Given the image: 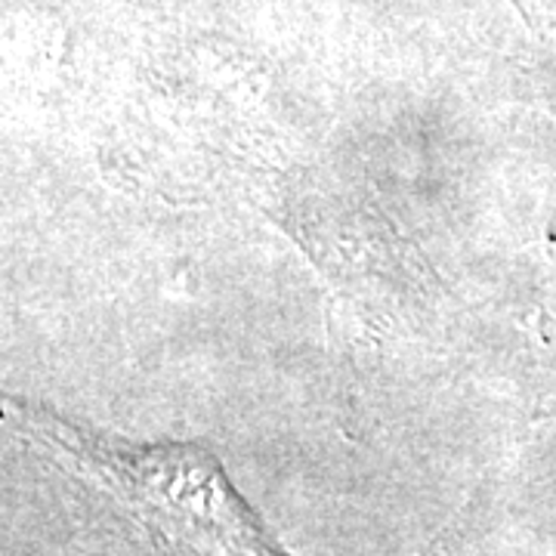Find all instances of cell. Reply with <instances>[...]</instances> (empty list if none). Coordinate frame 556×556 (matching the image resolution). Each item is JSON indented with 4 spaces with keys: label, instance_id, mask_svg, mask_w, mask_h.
Segmentation results:
<instances>
[{
    "label": "cell",
    "instance_id": "1",
    "mask_svg": "<svg viewBox=\"0 0 556 556\" xmlns=\"http://www.w3.org/2000/svg\"><path fill=\"white\" fill-rule=\"evenodd\" d=\"M20 430L65 455L118 497L174 556H288L239 495L214 452L195 442H127L84 430L22 399H3Z\"/></svg>",
    "mask_w": 556,
    "mask_h": 556
}]
</instances>
